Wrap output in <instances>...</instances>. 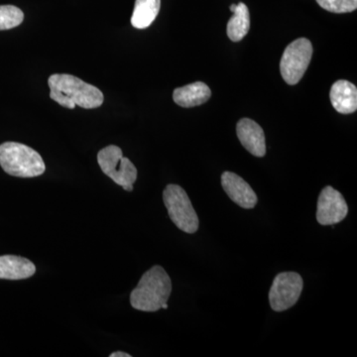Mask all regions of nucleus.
<instances>
[{"mask_svg": "<svg viewBox=\"0 0 357 357\" xmlns=\"http://www.w3.org/2000/svg\"><path fill=\"white\" fill-rule=\"evenodd\" d=\"M319 6L333 13H352L357 8V0H317Z\"/></svg>", "mask_w": 357, "mask_h": 357, "instance_id": "nucleus-17", "label": "nucleus"}, {"mask_svg": "<svg viewBox=\"0 0 357 357\" xmlns=\"http://www.w3.org/2000/svg\"><path fill=\"white\" fill-rule=\"evenodd\" d=\"M312 56V45L310 40H295L284 51L280 62L282 77L288 84L299 83L309 67Z\"/></svg>", "mask_w": 357, "mask_h": 357, "instance_id": "nucleus-6", "label": "nucleus"}, {"mask_svg": "<svg viewBox=\"0 0 357 357\" xmlns=\"http://www.w3.org/2000/svg\"><path fill=\"white\" fill-rule=\"evenodd\" d=\"M211 96V91L208 84L203 82H196L176 89L173 93V100L178 107L190 109L208 102Z\"/></svg>", "mask_w": 357, "mask_h": 357, "instance_id": "nucleus-13", "label": "nucleus"}, {"mask_svg": "<svg viewBox=\"0 0 357 357\" xmlns=\"http://www.w3.org/2000/svg\"><path fill=\"white\" fill-rule=\"evenodd\" d=\"M349 213L347 202L337 190L331 185L326 187L319 194L317 220L321 225H335L342 222Z\"/></svg>", "mask_w": 357, "mask_h": 357, "instance_id": "nucleus-8", "label": "nucleus"}, {"mask_svg": "<svg viewBox=\"0 0 357 357\" xmlns=\"http://www.w3.org/2000/svg\"><path fill=\"white\" fill-rule=\"evenodd\" d=\"M24 20V13L13 6H0V31L17 27Z\"/></svg>", "mask_w": 357, "mask_h": 357, "instance_id": "nucleus-16", "label": "nucleus"}, {"mask_svg": "<svg viewBox=\"0 0 357 357\" xmlns=\"http://www.w3.org/2000/svg\"><path fill=\"white\" fill-rule=\"evenodd\" d=\"M163 201L169 217L178 229L189 234L198 231V215L182 187L174 184L167 185L163 192Z\"/></svg>", "mask_w": 357, "mask_h": 357, "instance_id": "nucleus-4", "label": "nucleus"}, {"mask_svg": "<svg viewBox=\"0 0 357 357\" xmlns=\"http://www.w3.org/2000/svg\"><path fill=\"white\" fill-rule=\"evenodd\" d=\"M172 292V282L165 269L159 265L150 268L141 277L137 287L130 294V304L142 312H157L168 302Z\"/></svg>", "mask_w": 357, "mask_h": 357, "instance_id": "nucleus-2", "label": "nucleus"}, {"mask_svg": "<svg viewBox=\"0 0 357 357\" xmlns=\"http://www.w3.org/2000/svg\"><path fill=\"white\" fill-rule=\"evenodd\" d=\"M36 272L34 263L27 258L15 255L0 256V279L23 280Z\"/></svg>", "mask_w": 357, "mask_h": 357, "instance_id": "nucleus-12", "label": "nucleus"}, {"mask_svg": "<svg viewBox=\"0 0 357 357\" xmlns=\"http://www.w3.org/2000/svg\"><path fill=\"white\" fill-rule=\"evenodd\" d=\"M161 7V0H136L131 24L137 29L149 27L156 20Z\"/></svg>", "mask_w": 357, "mask_h": 357, "instance_id": "nucleus-14", "label": "nucleus"}, {"mask_svg": "<svg viewBox=\"0 0 357 357\" xmlns=\"http://www.w3.org/2000/svg\"><path fill=\"white\" fill-rule=\"evenodd\" d=\"M50 98L66 109H98L105 96L100 89L69 74H54L48 79Z\"/></svg>", "mask_w": 357, "mask_h": 357, "instance_id": "nucleus-1", "label": "nucleus"}, {"mask_svg": "<svg viewBox=\"0 0 357 357\" xmlns=\"http://www.w3.org/2000/svg\"><path fill=\"white\" fill-rule=\"evenodd\" d=\"M222 185L229 199L241 208L251 210L257 204L258 198L252 188L236 174L223 173Z\"/></svg>", "mask_w": 357, "mask_h": 357, "instance_id": "nucleus-9", "label": "nucleus"}, {"mask_svg": "<svg viewBox=\"0 0 357 357\" xmlns=\"http://www.w3.org/2000/svg\"><path fill=\"white\" fill-rule=\"evenodd\" d=\"M161 309H164V310L168 309V304H167V303H164V304L162 305Z\"/></svg>", "mask_w": 357, "mask_h": 357, "instance_id": "nucleus-20", "label": "nucleus"}, {"mask_svg": "<svg viewBox=\"0 0 357 357\" xmlns=\"http://www.w3.org/2000/svg\"><path fill=\"white\" fill-rule=\"evenodd\" d=\"M304 287L302 276L296 272H282L275 277L269 292L270 306L275 312H284L295 306Z\"/></svg>", "mask_w": 357, "mask_h": 357, "instance_id": "nucleus-7", "label": "nucleus"}, {"mask_svg": "<svg viewBox=\"0 0 357 357\" xmlns=\"http://www.w3.org/2000/svg\"><path fill=\"white\" fill-rule=\"evenodd\" d=\"M333 109L342 114H354L357 109V89L351 82L340 79L333 84L330 93Z\"/></svg>", "mask_w": 357, "mask_h": 357, "instance_id": "nucleus-11", "label": "nucleus"}, {"mask_svg": "<svg viewBox=\"0 0 357 357\" xmlns=\"http://www.w3.org/2000/svg\"><path fill=\"white\" fill-rule=\"evenodd\" d=\"M250 29V16L248 7L239 2L234 11V16L227 23V36L234 42L241 41Z\"/></svg>", "mask_w": 357, "mask_h": 357, "instance_id": "nucleus-15", "label": "nucleus"}, {"mask_svg": "<svg viewBox=\"0 0 357 357\" xmlns=\"http://www.w3.org/2000/svg\"><path fill=\"white\" fill-rule=\"evenodd\" d=\"M236 134L243 146L255 157L266 154L264 131L259 124L249 119H243L236 126Z\"/></svg>", "mask_w": 357, "mask_h": 357, "instance_id": "nucleus-10", "label": "nucleus"}, {"mask_svg": "<svg viewBox=\"0 0 357 357\" xmlns=\"http://www.w3.org/2000/svg\"><path fill=\"white\" fill-rule=\"evenodd\" d=\"M110 357H131L130 354H126V352L117 351L110 354Z\"/></svg>", "mask_w": 357, "mask_h": 357, "instance_id": "nucleus-18", "label": "nucleus"}, {"mask_svg": "<svg viewBox=\"0 0 357 357\" xmlns=\"http://www.w3.org/2000/svg\"><path fill=\"white\" fill-rule=\"evenodd\" d=\"M236 4H231V6H230V10H231L232 13H234V9H236Z\"/></svg>", "mask_w": 357, "mask_h": 357, "instance_id": "nucleus-19", "label": "nucleus"}, {"mask_svg": "<svg viewBox=\"0 0 357 357\" xmlns=\"http://www.w3.org/2000/svg\"><path fill=\"white\" fill-rule=\"evenodd\" d=\"M0 166L8 175L18 178L38 177L46 170L41 155L18 142L0 145Z\"/></svg>", "mask_w": 357, "mask_h": 357, "instance_id": "nucleus-3", "label": "nucleus"}, {"mask_svg": "<svg viewBox=\"0 0 357 357\" xmlns=\"http://www.w3.org/2000/svg\"><path fill=\"white\" fill-rule=\"evenodd\" d=\"M98 163L105 175L126 191L132 192L137 180V169L132 162L123 157L122 150L115 145L103 148L98 154Z\"/></svg>", "mask_w": 357, "mask_h": 357, "instance_id": "nucleus-5", "label": "nucleus"}]
</instances>
